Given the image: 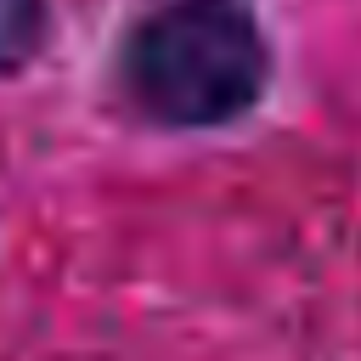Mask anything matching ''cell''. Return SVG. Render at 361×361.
I'll return each instance as SVG.
<instances>
[{
    "label": "cell",
    "instance_id": "cell-1",
    "mask_svg": "<svg viewBox=\"0 0 361 361\" xmlns=\"http://www.w3.org/2000/svg\"><path fill=\"white\" fill-rule=\"evenodd\" d=\"M271 73L276 56L248 0H158L113 51L124 107L158 130H226L265 102Z\"/></svg>",
    "mask_w": 361,
    "mask_h": 361
},
{
    "label": "cell",
    "instance_id": "cell-2",
    "mask_svg": "<svg viewBox=\"0 0 361 361\" xmlns=\"http://www.w3.org/2000/svg\"><path fill=\"white\" fill-rule=\"evenodd\" d=\"M51 34V0H0V79L23 73Z\"/></svg>",
    "mask_w": 361,
    "mask_h": 361
}]
</instances>
